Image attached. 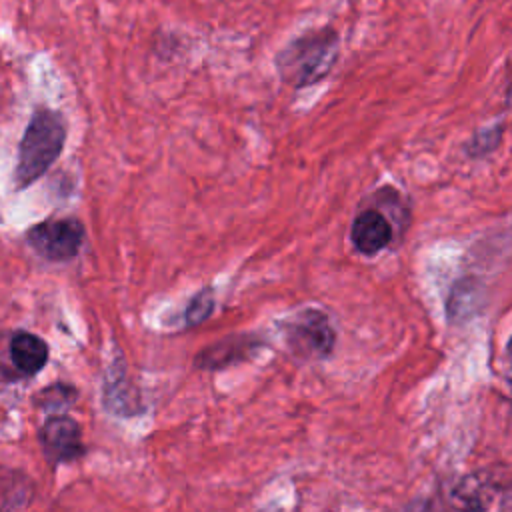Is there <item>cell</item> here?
<instances>
[{
  "mask_svg": "<svg viewBox=\"0 0 512 512\" xmlns=\"http://www.w3.org/2000/svg\"><path fill=\"white\" fill-rule=\"evenodd\" d=\"M338 56V32L332 28L308 30L286 44L276 56L282 80L294 88L322 80Z\"/></svg>",
  "mask_w": 512,
  "mask_h": 512,
  "instance_id": "6da1fadb",
  "label": "cell"
},
{
  "mask_svg": "<svg viewBox=\"0 0 512 512\" xmlns=\"http://www.w3.org/2000/svg\"><path fill=\"white\" fill-rule=\"evenodd\" d=\"M64 138L66 128L60 114L46 108L34 112L18 150L16 184L20 188L30 186L54 164L62 152Z\"/></svg>",
  "mask_w": 512,
  "mask_h": 512,
  "instance_id": "7a4b0ae2",
  "label": "cell"
},
{
  "mask_svg": "<svg viewBox=\"0 0 512 512\" xmlns=\"http://www.w3.org/2000/svg\"><path fill=\"white\" fill-rule=\"evenodd\" d=\"M84 226L76 218H50L28 232V244L46 260L66 262L80 252Z\"/></svg>",
  "mask_w": 512,
  "mask_h": 512,
  "instance_id": "3957f363",
  "label": "cell"
},
{
  "mask_svg": "<svg viewBox=\"0 0 512 512\" xmlns=\"http://www.w3.org/2000/svg\"><path fill=\"white\" fill-rule=\"evenodd\" d=\"M290 348L304 358H326L334 348V330L320 310H304L286 326Z\"/></svg>",
  "mask_w": 512,
  "mask_h": 512,
  "instance_id": "277c9868",
  "label": "cell"
},
{
  "mask_svg": "<svg viewBox=\"0 0 512 512\" xmlns=\"http://www.w3.org/2000/svg\"><path fill=\"white\" fill-rule=\"evenodd\" d=\"M40 444L52 464L70 462L84 454L80 426L68 416L48 418L40 430Z\"/></svg>",
  "mask_w": 512,
  "mask_h": 512,
  "instance_id": "5b68a950",
  "label": "cell"
},
{
  "mask_svg": "<svg viewBox=\"0 0 512 512\" xmlns=\"http://www.w3.org/2000/svg\"><path fill=\"white\" fill-rule=\"evenodd\" d=\"M498 494V480L486 472L464 476L450 492V504L458 512H488Z\"/></svg>",
  "mask_w": 512,
  "mask_h": 512,
  "instance_id": "8992f818",
  "label": "cell"
},
{
  "mask_svg": "<svg viewBox=\"0 0 512 512\" xmlns=\"http://www.w3.org/2000/svg\"><path fill=\"white\" fill-rule=\"evenodd\" d=\"M352 246L366 256L378 254L384 250L392 240V226L386 216L378 210H364L360 212L350 228Z\"/></svg>",
  "mask_w": 512,
  "mask_h": 512,
  "instance_id": "52a82bcc",
  "label": "cell"
},
{
  "mask_svg": "<svg viewBox=\"0 0 512 512\" xmlns=\"http://www.w3.org/2000/svg\"><path fill=\"white\" fill-rule=\"evenodd\" d=\"M258 346H260V342L252 336H232V338L220 340V342L204 348L196 356V366L204 368V370L228 368L230 364L250 358Z\"/></svg>",
  "mask_w": 512,
  "mask_h": 512,
  "instance_id": "ba28073f",
  "label": "cell"
},
{
  "mask_svg": "<svg viewBox=\"0 0 512 512\" xmlns=\"http://www.w3.org/2000/svg\"><path fill=\"white\" fill-rule=\"evenodd\" d=\"M12 364L26 376L40 372L48 360V346L30 332H16L10 340Z\"/></svg>",
  "mask_w": 512,
  "mask_h": 512,
  "instance_id": "9c48e42d",
  "label": "cell"
},
{
  "mask_svg": "<svg viewBox=\"0 0 512 512\" xmlns=\"http://www.w3.org/2000/svg\"><path fill=\"white\" fill-rule=\"evenodd\" d=\"M32 494V486L26 476L16 472L0 474V512H14L24 506Z\"/></svg>",
  "mask_w": 512,
  "mask_h": 512,
  "instance_id": "30bf717a",
  "label": "cell"
},
{
  "mask_svg": "<svg viewBox=\"0 0 512 512\" xmlns=\"http://www.w3.org/2000/svg\"><path fill=\"white\" fill-rule=\"evenodd\" d=\"M212 308H214L212 290L204 288V290L198 292V294L190 300V304L186 306V312H184L186 324H188V326H196V324L204 322V320L212 314Z\"/></svg>",
  "mask_w": 512,
  "mask_h": 512,
  "instance_id": "8fae6325",
  "label": "cell"
},
{
  "mask_svg": "<svg viewBox=\"0 0 512 512\" xmlns=\"http://www.w3.org/2000/svg\"><path fill=\"white\" fill-rule=\"evenodd\" d=\"M76 400V390L72 386H66V384H54V386H48L40 392L38 396V402L42 408L46 410H52V408H64L68 404H72Z\"/></svg>",
  "mask_w": 512,
  "mask_h": 512,
  "instance_id": "7c38bea8",
  "label": "cell"
},
{
  "mask_svg": "<svg viewBox=\"0 0 512 512\" xmlns=\"http://www.w3.org/2000/svg\"><path fill=\"white\" fill-rule=\"evenodd\" d=\"M504 128L502 126H492L488 130H480L474 134V138L466 144V150L470 156H482L494 150L500 144Z\"/></svg>",
  "mask_w": 512,
  "mask_h": 512,
  "instance_id": "4fadbf2b",
  "label": "cell"
},
{
  "mask_svg": "<svg viewBox=\"0 0 512 512\" xmlns=\"http://www.w3.org/2000/svg\"><path fill=\"white\" fill-rule=\"evenodd\" d=\"M406 512H438L436 510V504L430 502V500H420V502H414Z\"/></svg>",
  "mask_w": 512,
  "mask_h": 512,
  "instance_id": "5bb4252c",
  "label": "cell"
}]
</instances>
